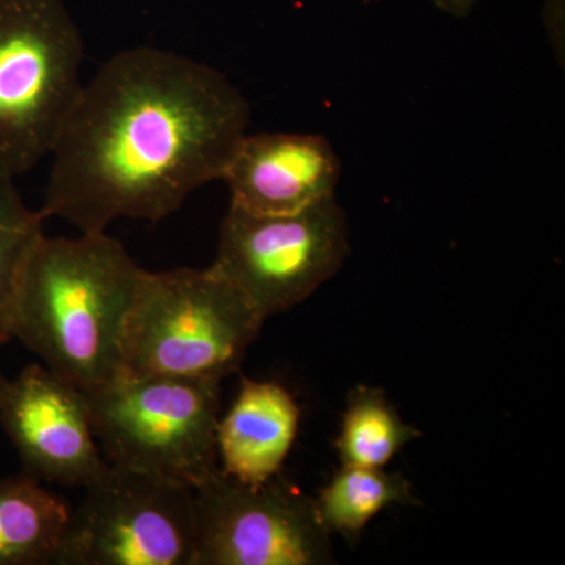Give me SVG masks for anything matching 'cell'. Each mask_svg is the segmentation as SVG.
I'll return each mask as SVG.
<instances>
[{"instance_id": "6da1fadb", "label": "cell", "mask_w": 565, "mask_h": 565, "mask_svg": "<svg viewBox=\"0 0 565 565\" xmlns=\"http://www.w3.org/2000/svg\"><path fill=\"white\" fill-rule=\"evenodd\" d=\"M248 122L250 104L221 71L158 47L118 52L63 126L41 214L88 234L162 221L222 180Z\"/></svg>"}, {"instance_id": "7a4b0ae2", "label": "cell", "mask_w": 565, "mask_h": 565, "mask_svg": "<svg viewBox=\"0 0 565 565\" xmlns=\"http://www.w3.org/2000/svg\"><path fill=\"white\" fill-rule=\"evenodd\" d=\"M143 269L107 233L40 241L14 302L11 338L85 393L121 377L126 315Z\"/></svg>"}, {"instance_id": "3957f363", "label": "cell", "mask_w": 565, "mask_h": 565, "mask_svg": "<svg viewBox=\"0 0 565 565\" xmlns=\"http://www.w3.org/2000/svg\"><path fill=\"white\" fill-rule=\"evenodd\" d=\"M266 318L207 269L145 270L121 337V377L212 379L239 370Z\"/></svg>"}, {"instance_id": "277c9868", "label": "cell", "mask_w": 565, "mask_h": 565, "mask_svg": "<svg viewBox=\"0 0 565 565\" xmlns=\"http://www.w3.org/2000/svg\"><path fill=\"white\" fill-rule=\"evenodd\" d=\"M84 40L66 0H0V172L51 156L79 98Z\"/></svg>"}, {"instance_id": "5b68a950", "label": "cell", "mask_w": 565, "mask_h": 565, "mask_svg": "<svg viewBox=\"0 0 565 565\" xmlns=\"http://www.w3.org/2000/svg\"><path fill=\"white\" fill-rule=\"evenodd\" d=\"M104 459L199 489L218 470L221 381L120 377L87 393Z\"/></svg>"}, {"instance_id": "8992f818", "label": "cell", "mask_w": 565, "mask_h": 565, "mask_svg": "<svg viewBox=\"0 0 565 565\" xmlns=\"http://www.w3.org/2000/svg\"><path fill=\"white\" fill-rule=\"evenodd\" d=\"M348 255V221L337 196H329L292 214L230 206L211 267L267 319L307 300Z\"/></svg>"}, {"instance_id": "52a82bcc", "label": "cell", "mask_w": 565, "mask_h": 565, "mask_svg": "<svg viewBox=\"0 0 565 565\" xmlns=\"http://www.w3.org/2000/svg\"><path fill=\"white\" fill-rule=\"evenodd\" d=\"M63 541L61 565H193L195 490L107 463L85 487Z\"/></svg>"}, {"instance_id": "ba28073f", "label": "cell", "mask_w": 565, "mask_h": 565, "mask_svg": "<svg viewBox=\"0 0 565 565\" xmlns=\"http://www.w3.org/2000/svg\"><path fill=\"white\" fill-rule=\"evenodd\" d=\"M193 565H321L332 542L307 497L280 473L245 484L218 468L195 489Z\"/></svg>"}, {"instance_id": "9c48e42d", "label": "cell", "mask_w": 565, "mask_h": 565, "mask_svg": "<svg viewBox=\"0 0 565 565\" xmlns=\"http://www.w3.org/2000/svg\"><path fill=\"white\" fill-rule=\"evenodd\" d=\"M0 424L25 471L39 481L85 489L107 468L84 390L41 364L9 382Z\"/></svg>"}, {"instance_id": "30bf717a", "label": "cell", "mask_w": 565, "mask_h": 565, "mask_svg": "<svg viewBox=\"0 0 565 565\" xmlns=\"http://www.w3.org/2000/svg\"><path fill=\"white\" fill-rule=\"evenodd\" d=\"M341 161L330 141L315 134H245L222 181L230 206L252 214H292L334 196Z\"/></svg>"}, {"instance_id": "8fae6325", "label": "cell", "mask_w": 565, "mask_h": 565, "mask_svg": "<svg viewBox=\"0 0 565 565\" xmlns=\"http://www.w3.org/2000/svg\"><path fill=\"white\" fill-rule=\"evenodd\" d=\"M299 407L275 382L245 379L217 427L223 473L245 484H263L280 473L299 429Z\"/></svg>"}, {"instance_id": "7c38bea8", "label": "cell", "mask_w": 565, "mask_h": 565, "mask_svg": "<svg viewBox=\"0 0 565 565\" xmlns=\"http://www.w3.org/2000/svg\"><path fill=\"white\" fill-rule=\"evenodd\" d=\"M73 508L39 479H0V565L57 564Z\"/></svg>"}, {"instance_id": "4fadbf2b", "label": "cell", "mask_w": 565, "mask_h": 565, "mask_svg": "<svg viewBox=\"0 0 565 565\" xmlns=\"http://www.w3.org/2000/svg\"><path fill=\"white\" fill-rule=\"evenodd\" d=\"M315 501L327 531L352 541L390 505L418 503L403 475L344 465Z\"/></svg>"}, {"instance_id": "5bb4252c", "label": "cell", "mask_w": 565, "mask_h": 565, "mask_svg": "<svg viewBox=\"0 0 565 565\" xmlns=\"http://www.w3.org/2000/svg\"><path fill=\"white\" fill-rule=\"evenodd\" d=\"M419 435L401 418L381 388L359 385L348 396L338 452L344 467L384 468Z\"/></svg>"}, {"instance_id": "9a60e30c", "label": "cell", "mask_w": 565, "mask_h": 565, "mask_svg": "<svg viewBox=\"0 0 565 565\" xmlns=\"http://www.w3.org/2000/svg\"><path fill=\"white\" fill-rule=\"evenodd\" d=\"M41 211L29 210L14 178L0 172V344L9 343L14 302L25 267L44 234Z\"/></svg>"}, {"instance_id": "2e32d148", "label": "cell", "mask_w": 565, "mask_h": 565, "mask_svg": "<svg viewBox=\"0 0 565 565\" xmlns=\"http://www.w3.org/2000/svg\"><path fill=\"white\" fill-rule=\"evenodd\" d=\"M429 2L449 17L467 18L478 6L479 0H429Z\"/></svg>"}, {"instance_id": "e0dca14e", "label": "cell", "mask_w": 565, "mask_h": 565, "mask_svg": "<svg viewBox=\"0 0 565 565\" xmlns=\"http://www.w3.org/2000/svg\"><path fill=\"white\" fill-rule=\"evenodd\" d=\"M9 379L6 377V374L0 370V403H2L3 394L7 392V386H9Z\"/></svg>"}]
</instances>
